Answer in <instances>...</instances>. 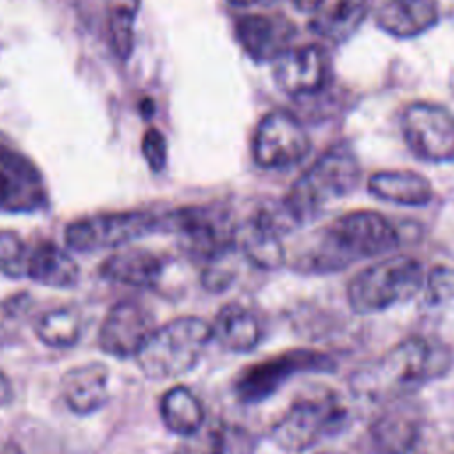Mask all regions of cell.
<instances>
[{
  "label": "cell",
  "instance_id": "obj_27",
  "mask_svg": "<svg viewBox=\"0 0 454 454\" xmlns=\"http://www.w3.org/2000/svg\"><path fill=\"white\" fill-rule=\"evenodd\" d=\"M30 247L14 231H0V273L9 278L27 277Z\"/></svg>",
  "mask_w": 454,
  "mask_h": 454
},
{
  "label": "cell",
  "instance_id": "obj_35",
  "mask_svg": "<svg viewBox=\"0 0 454 454\" xmlns=\"http://www.w3.org/2000/svg\"><path fill=\"white\" fill-rule=\"evenodd\" d=\"M2 454H23V450L18 445H14V443H7Z\"/></svg>",
  "mask_w": 454,
  "mask_h": 454
},
{
  "label": "cell",
  "instance_id": "obj_9",
  "mask_svg": "<svg viewBox=\"0 0 454 454\" xmlns=\"http://www.w3.org/2000/svg\"><path fill=\"white\" fill-rule=\"evenodd\" d=\"M154 231H158V215L149 211L98 213L67 223L64 241L71 250L94 252L122 247Z\"/></svg>",
  "mask_w": 454,
  "mask_h": 454
},
{
  "label": "cell",
  "instance_id": "obj_7",
  "mask_svg": "<svg viewBox=\"0 0 454 454\" xmlns=\"http://www.w3.org/2000/svg\"><path fill=\"white\" fill-rule=\"evenodd\" d=\"M158 231L176 234L183 248L204 264L236 250V223L220 206H186L158 215Z\"/></svg>",
  "mask_w": 454,
  "mask_h": 454
},
{
  "label": "cell",
  "instance_id": "obj_12",
  "mask_svg": "<svg viewBox=\"0 0 454 454\" xmlns=\"http://www.w3.org/2000/svg\"><path fill=\"white\" fill-rule=\"evenodd\" d=\"M312 142L303 124L286 110L270 112L257 124L252 137L254 161L262 168H289L298 165Z\"/></svg>",
  "mask_w": 454,
  "mask_h": 454
},
{
  "label": "cell",
  "instance_id": "obj_10",
  "mask_svg": "<svg viewBox=\"0 0 454 454\" xmlns=\"http://www.w3.org/2000/svg\"><path fill=\"white\" fill-rule=\"evenodd\" d=\"M294 229H298V223L282 202L278 206H262L236 225L234 245L254 266L277 270L287 259L282 238Z\"/></svg>",
  "mask_w": 454,
  "mask_h": 454
},
{
  "label": "cell",
  "instance_id": "obj_28",
  "mask_svg": "<svg viewBox=\"0 0 454 454\" xmlns=\"http://www.w3.org/2000/svg\"><path fill=\"white\" fill-rule=\"evenodd\" d=\"M220 454H254L257 438L238 424H220L211 429Z\"/></svg>",
  "mask_w": 454,
  "mask_h": 454
},
{
  "label": "cell",
  "instance_id": "obj_38",
  "mask_svg": "<svg viewBox=\"0 0 454 454\" xmlns=\"http://www.w3.org/2000/svg\"><path fill=\"white\" fill-rule=\"evenodd\" d=\"M312 454H342L339 450H317V452H312Z\"/></svg>",
  "mask_w": 454,
  "mask_h": 454
},
{
  "label": "cell",
  "instance_id": "obj_16",
  "mask_svg": "<svg viewBox=\"0 0 454 454\" xmlns=\"http://www.w3.org/2000/svg\"><path fill=\"white\" fill-rule=\"evenodd\" d=\"M110 371L101 362L71 367L60 380V394L67 408L76 415H90L101 410L108 399Z\"/></svg>",
  "mask_w": 454,
  "mask_h": 454
},
{
  "label": "cell",
  "instance_id": "obj_17",
  "mask_svg": "<svg viewBox=\"0 0 454 454\" xmlns=\"http://www.w3.org/2000/svg\"><path fill=\"white\" fill-rule=\"evenodd\" d=\"M419 436V415L406 404L385 408L369 426V438L378 454H411Z\"/></svg>",
  "mask_w": 454,
  "mask_h": 454
},
{
  "label": "cell",
  "instance_id": "obj_29",
  "mask_svg": "<svg viewBox=\"0 0 454 454\" xmlns=\"http://www.w3.org/2000/svg\"><path fill=\"white\" fill-rule=\"evenodd\" d=\"M424 298L431 307L447 305L454 300V268L438 264L424 278Z\"/></svg>",
  "mask_w": 454,
  "mask_h": 454
},
{
  "label": "cell",
  "instance_id": "obj_26",
  "mask_svg": "<svg viewBox=\"0 0 454 454\" xmlns=\"http://www.w3.org/2000/svg\"><path fill=\"white\" fill-rule=\"evenodd\" d=\"M135 7L129 4H121L114 7L108 18L110 43L115 55L122 60L129 59L133 51V35H135Z\"/></svg>",
  "mask_w": 454,
  "mask_h": 454
},
{
  "label": "cell",
  "instance_id": "obj_3",
  "mask_svg": "<svg viewBox=\"0 0 454 454\" xmlns=\"http://www.w3.org/2000/svg\"><path fill=\"white\" fill-rule=\"evenodd\" d=\"M356 154L344 144L323 153L289 188L282 204L301 227L330 202L349 195L360 183Z\"/></svg>",
  "mask_w": 454,
  "mask_h": 454
},
{
  "label": "cell",
  "instance_id": "obj_22",
  "mask_svg": "<svg viewBox=\"0 0 454 454\" xmlns=\"http://www.w3.org/2000/svg\"><path fill=\"white\" fill-rule=\"evenodd\" d=\"M211 332L220 346L234 353H248L255 349L262 339L261 321L250 309L239 303L222 307L211 323Z\"/></svg>",
  "mask_w": 454,
  "mask_h": 454
},
{
  "label": "cell",
  "instance_id": "obj_20",
  "mask_svg": "<svg viewBox=\"0 0 454 454\" xmlns=\"http://www.w3.org/2000/svg\"><path fill=\"white\" fill-rule=\"evenodd\" d=\"M367 190L376 199L399 206H426L433 200L431 181L413 170H381L367 179Z\"/></svg>",
  "mask_w": 454,
  "mask_h": 454
},
{
  "label": "cell",
  "instance_id": "obj_5",
  "mask_svg": "<svg viewBox=\"0 0 454 454\" xmlns=\"http://www.w3.org/2000/svg\"><path fill=\"white\" fill-rule=\"evenodd\" d=\"M422 262L410 255L381 259L358 271L348 284L349 307L362 316L383 312L413 300L424 286Z\"/></svg>",
  "mask_w": 454,
  "mask_h": 454
},
{
  "label": "cell",
  "instance_id": "obj_39",
  "mask_svg": "<svg viewBox=\"0 0 454 454\" xmlns=\"http://www.w3.org/2000/svg\"><path fill=\"white\" fill-rule=\"evenodd\" d=\"M452 454H454V452H452Z\"/></svg>",
  "mask_w": 454,
  "mask_h": 454
},
{
  "label": "cell",
  "instance_id": "obj_15",
  "mask_svg": "<svg viewBox=\"0 0 454 454\" xmlns=\"http://www.w3.org/2000/svg\"><path fill=\"white\" fill-rule=\"evenodd\" d=\"M234 34L243 51L257 60H275L291 48L296 35L294 23L282 14H247L239 16Z\"/></svg>",
  "mask_w": 454,
  "mask_h": 454
},
{
  "label": "cell",
  "instance_id": "obj_1",
  "mask_svg": "<svg viewBox=\"0 0 454 454\" xmlns=\"http://www.w3.org/2000/svg\"><path fill=\"white\" fill-rule=\"evenodd\" d=\"M399 243L397 229L381 213L356 209L312 232L296 250L293 266L301 273H333L360 259L385 255Z\"/></svg>",
  "mask_w": 454,
  "mask_h": 454
},
{
  "label": "cell",
  "instance_id": "obj_8",
  "mask_svg": "<svg viewBox=\"0 0 454 454\" xmlns=\"http://www.w3.org/2000/svg\"><path fill=\"white\" fill-rule=\"evenodd\" d=\"M335 360L317 349L294 348L245 367L234 381V395L243 404H259L275 395L296 374L332 372Z\"/></svg>",
  "mask_w": 454,
  "mask_h": 454
},
{
  "label": "cell",
  "instance_id": "obj_14",
  "mask_svg": "<svg viewBox=\"0 0 454 454\" xmlns=\"http://www.w3.org/2000/svg\"><path fill=\"white\" fill-rule=\"evenodd\" d=\"M330 55L321 44H305L286 50L275 59L273 76L289 96L317 92L330 76Z\"/></svg>",
  "mask_w": 454,
  "mask_h": 454
},
{
  "label": "cell",
  "instance_id": "obj_23",
  "mask_svg": "<svg viewBox=\"0 0 454 454\" xmlns=\"http://www.w3.org/2000/svg\"><path fill=\"white\" fill-rule=\"evenodd\" d=\"M160 415L165 427L179 436H193L204 426V406L184 385L168 388L160 399Z\"/></svg>",
  "mask_w": 454,
  "mask_h": 454
},
{
  "label": "cell",
  "instance_id": "obj_33",
  "mask_svg": "<svg viewBox=\"0 0 454 454\" xmlns=\"http://www.w3.org/2000/svg\"><path fill=\"white\" fill-rule=\"evenodd\" d=\"M14 397V390L11 385V380L0 371V408L7 406Z\"/></svg>",
  "mask_w": 454,
  "mask_h": 454
},
{
  "label": "cell",
  "instance_id": "obj_18",
  "mask_svg": "<svg viewBox=\"0 0 454 454\" xmlns=\"http://www.w3.org/2000/svg\"><path fill=\"white\" fill-rule=\"evenodd\" d=\"M436 0H383L376 9L378 27L399 39L415 37L438 23Z\"/></svg>",
  "mask_w": 454,
  "mask_h": 454
},
{
  "label": "cell",
  "instance_id": "obj_25",
  "mask_svg": "<svg viewBox=\"0 0 454 454\" xmlns=\"http://www.w3.org/2000/svg\"><path fill=\"white\" fill-rule=\"evenodd\" d=\"M371 5L372 0H337L328 14L314 23V27L325 39L342 43L358 30L371 11Z\"/></svg>",
  "mask_w": 454,
  "mask_h": 454
},
{
  "label": "cell",
  "instance_id": "obj_31",
  "mask_svg": "<svg viewBox=\"0 0 454 454\" xmlns=\"http://www.w3.org/2000/svg\"><path fill=\"white\" fill-rule=\"evenodd\" d=\"M223 261V259H222ZM222 261H215V262H207L204 264L202 270V286L211 291V293H220L223 289H227L234 278V275L223 268L220 262Z\"/></svg>",
  "mask_w": 454,
  "mask_h": 454
},
{
  "label": "cell",
  "instance_id": "obj_11",
  "mask_svg": "<svg viewBox=\"0 0 454 454\" xmlns=\"http://www.w3.org/2000/svg\"><path fill=\"white\" fill-rule=\"evenodd\" d=\"M403 137L411 153L429 163L454 161V115L436 103H410L401 117Z\"/></svg>",
  "mask_w": 454,
  "mask_h": 454
},
{
  "label": "cell",
  "instance_id": "obj_32",
  "mask_svg": "<svg viewBox=\"0 0 454 454\" xmlns=\"http://www.w3.org/2000/svg\"><path fill=\"white\" fill-rule=\"evenodd\" d=\"M174 454H220L218 447L215 443L211 429L204 434L195 433L193 436H188L184 442H181Z\"/></svg>",
  "mask_w": 454,
  "mask_h": 454
},
{
  "label": "cell",
  "instance_id": "obj_37",
  "mask_svg": "<svg viewBox=\"0 0 454 454\" xmlns=\"http://www.w3.org/2000/svg\"><path fill=\"white\" fill-rule=\"evenodd\" d=\"M144 112H145V115H151V112H153V103L149 99L144 101Z\"/></svg>",
  "mask_w": 454,
  "mask_h": 454
},
{
  "label": "cell",
  "instance_id": "obj_36",
  "mask_svg": "<svg viewBox=\"0 0 454 454\" xmlns=\"http://www.w3.org/2000/svg\"><path fill=\"white\" fill-rule=\"evenodd\" d=\"M227 2H231V4H234V5H248V4H254V2H257V0H227Z\"/></svg>",
  "mask_w": 454,
  "mask_h": 454
},
{
  "label": "cell",
  "instance_id": "obj_4",
  "mask_svg": "<svg viewBox=\"0 0 454 454\" xmlns=\"http://www.w3.org/2000/svg\"><path fill=\"white\" fill-rule=\"evenodd\" d=\"M211 340V323L197 316H183L154 328L135 358L147 378L170 380L190 372Z\"/></svg>",
  "mask_w": 454,
  "mask_h": 454
},
{
  "label": "cell",
  "instance_id": "obj_24",
  "mask_svg": "<svg viewBox=\"0 0 454 454\" xmlns=\"http://www.w3.org/2000/svg\"><path fill=\"white\" fill-rule=\"evenodd\" d=\"M83 330V319L78 309L74 307H55L50 310H44L37 316L34 321V332L35 337L50 346V348H73Z\"/></svg>",
  "mask_w": 454,
  "mask_h": 454
},
{
  "label": "cell",
  "instance_id": "obj_13",
  "mask_svg": "<svg viewBox=\"0 0 454 454\" xmlns=\"http://www.w3.org/2000/svg\"><path fill=\"white\" fill-rule=\"evenodd\" d=\"M153 314L135 300L117 301L105 316L98 344L110 356H135L154 330Z\"/></svg>",
  "mask_w": 454,
  "mask_h": 454
},
{
  "label": "cell",
  "instance_id": "obj_2",
  "mask_svg": "<svg viewBox=\"0 0 454 454\" xmlns=\"http://www.w3.org/2000/svg\"><path fill=\"white\" fill-rule=\"evenodd\" d=\"M450 362V351L442 342L411 335L356 371L351 378V387L358 395L372 401L403 399L410 392L442 378Z\"/></svg>",
  "mask_w": 454,
  "mask_h": 454
},
{
  "label": "cell",
  "instance_id": "obj_30",
  "mask_svg": "<svg viewBox=\"0 0 454 454\" xmlns=\"http://www.w3.org/2000/svg\"><path fill=\"white\" fill-rule=\"evenodd\" d=\"M142 154L151 170L160 172L167 163V140L156 128H149L142 138Z\"/></svg>",
  "mask_w": 454,
  "mask_h": 454
},
{
  "label": "cell",
  "instance_id": "obj_21",
  "mask_svg": "<svg viewBox=\"0 0 454 454\" xmlns=\"http://www.w3.org/2000/svg\"><path fill=\"white\" fill-rule=\"evenodd\" d=\"M27 277L46 287L67 289L78 282L80 268L64 248L43 239L30 247Z\"/></svg>",
  "mask_w": 454,
  "mask_h": 454
},
{
  "label": "cell",
  "instance_id": "obj_6",
  "mask_svg": "<svg viewBox=\"0 0 454 454\" xmlns=\"http://www.w3.org/2000/svg\"><path fill=\"white\" fill-rule=\"evenodd\" d=\"M349 420L346 403L330 390L298 397L273 424L271 440L287 452H303L340 433Z\"/></svg>",
  "mask_w": 454,
  "mask_h": 454
},
{
  "label": "cell",
  "instance_id": "obj_19",
  "mask_svg": "<svg viewBox=\"0 0 454 454\" xmlns=\"http://www.w3.org/2000/svg\"><path fill=\"white\" fill-rule=\"evenodd\" d=\"M165 271L160 255L144 248H124L108 255L99 266V275L106 280L129 287H154Z\"/></svg>",
  "mask_w": 454,
  "mask_h": 454
},
{
  "label": "cell",
  "instance_id": "obj_34",
  "mask_svg": "<svg viewBox=\"0 0 454 454\" xmlns=\"http://www.w3.org/2000/svg\"><path fill=\"white\" fill-rule=\"evenodd\" d=\"M293 4L298 11L310 14V12H316L321 7L323 0H293Z\"/></svg>",
  "mask_w": 454,
  "mask_h": 454
}]
</instances>
